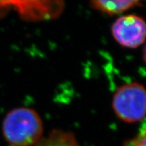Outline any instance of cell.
Instances as JSON below:
<instances>
[{"label": "cell", "mask_w": 146, "mask_h": 146, "mask_svg": "<svg viewBox=\"0 0 146 146\" xmlns=\"http://www.w3.org/2000/svg\"><path fill=\"white\" fill-rule=\"evenodd\" d=\"M2 133L11 146H34L43 138V120L35 110L17 108L4 118Z\"/></svg>", "instance_id": "obj_1"}, {"label": "cell", "mask_w": 146, "mask_h": 146, "mask_svg": "<svg viewBox=\"0 0 146 146\" xmlns=\"http://www.w3.org/2000/svg\"><path fill=\"white\" fill-rule=\"evenodd\" d=\"M146 94L139 82H131L118 88L112 101L113 111L118 118L128 123L143 121L145 116Z\"/></svg>", "instance_id": "obj_2"}, {"label": "cell", "mask_w": 146, "mask_h": 146, "mask_svg": "<svg viewBox=\"0 0 146 146\" xmlns=\"http://www.w3.org/2000/svg\"><path fill=\"white\" fill-rule=\"evenodd\" d=\"M63 0H0V8L13 7L27 21L53 19L62 13Z\"/></svg>", "instance_id": "obj_3"}, {"label": "cell", "mask_w": 146, "mask_h": 146, "mask_svg": "<svg viewBox=\"0 0 146 146\" xmlns=\"http://www.w3.org/2000/svg\"><path fill=\"white\" fill-rule=\"evenodd\" d=\"M111 33L116 42L122 46L137 48L143 44L145 39V22L137 15L122 16L112 25Z\"/></svg>", "instance_id": "obj_4"}, {"label": "cell", "mask_w": 146, "mask_h": 146, "mask_svg": "<svg viewBox=\"0 0 146 146\" xmlns=\"http://www.w3.org/2000/svg\"><path fill=\"white\" fill-rule=\"evenodd\" d=\"M140 2L141 0H89L94 9L110 15L122 13Z\"/></svg>", "instance_id": "obj_5"}, {"label": "cell", "mask_w": 146, "mask_h": 146, "mask_svg": "<svg viewBox=\"0 0 146 146\" xmlns=\"http://www.w3.org/2000/svg\"><path fill=\"white\" fill-rule=\"evenodd\" d=\"M34 146H81L73 133L62 130L53 131L43 137Z\"/></svg>", "instance_id": "obj_6"}, {"label": "cell", "mask_w": 146, "mask_h": 146, "mask_svg": "<svg viewBox=\"0 0 146 146\" xmlns=\"http://www.w3.org/2000/svg\"><path fill=\"white\" fill-rule=\"evenodd\" d=\"M122 146H146L145 128L144 126L135 137L125 141Z\"/></svg>", "instance_id": "obj_7"}]
</instances>
